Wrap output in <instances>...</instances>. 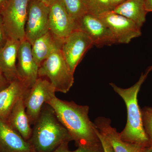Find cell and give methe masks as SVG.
I'll list each match as a JSON object with an SVG mask.
<instances>
[{
    "mask_svg": "<svg viewBox=\"0 0 152 152\" xmlns=\"http://www.w3.org/2000/svg\"><path fill=\"white\" fill-rule=\"evenodd\" d=\"M113 11L133 21L140 28L146 21L148 13L144 0H127Z\"/></svg>",
    "mask_w": 152,
    "mask_h": 152,
    "instance_id": "obj_19",
    "label": "cell"
},
{
    "mask_svg": "<svg viewBox=\"0 0 152 152\" xmlns=\"http://www.w3.org/2000/svg\"><path fill=\"white\" fill-rule=\"evenodd\" d=\"M10 0H0V13L4 8Z\"/></svg>",
    "mask_w": 152,
    "mask_h": 152,
    "instance_id": "obj_29",
    "label": "cell"
},
{
    "mask_svg": "<svg viewBox=\"0 0 152 152\" xmlns=\"http://www.w3.org/2000/svg\"><path fill=\"white\" fill-rule=\"evenodd\" d=\"M29 89L17 80L0 91V118L7 121L15 104L25 97Z\"/></svg>",
    "mask_w": 152,
    "mask_h": 152,
    "instance_id": "obj_16",
    "label": "cell"
},
{
    "mask_svg": "<svg viewBox=\"0 0 152 152\" xmlns=\"http://www.w3.org/2000/svg\"><path fill=\"white\" fill-rule=\"evenodd\" d=\"M56 90L45 78H38L29 90L24 98L26 112L31 125H34L39 116L42 109L55 96Z\"/></svg>",
    "mask_w": 152,
    "mask_h": 152,
    "instance_id": "obj_6",
    "label": "cell"
},
{
    "mask_svg": "<svg viewBox=\"0 0 152 152\" xmlns=\"http://www.w3.org/2000/svg\"><path fill=\"white\" fill-rule=\"evenodd\" d=\"M126 1H127V0H111L113 9L114 10L115 8L117 6L123 4V3L124 2Z\"/></svg>",
    "mask_w": 152,
    "mask_h": 152,
    "instance_id": "obj_28",
    "label": "cell"
},
{
    "mask_svg": "<svg viewBox=\"0 0 152 152\" xmlns=\"http://www.w3.org/2000/svg\"><path fill=\"white\" fill-rule=\"evenodd\" d=\"M69 142H65L53 152H104L101 143L98 145L92 146H79L77 149L70 151L68 147Z\"/></svg>",
    "mask_w": 152,
    "mask_h": 152,
    "instance_id": "obj_22",
    "label": "cell"
},
{
    "mask_svg": "<svg viewBox=\"0 0 152 152\" xmlns=\"http://www.w3.org/2000/svg\"><path fill=\"white\" fill-rule=\"evenodd\" d=\"M143 124L152 147V107H146L141 110Z\"/></svg>",
    "mask_w": 152,
    "mask_h": 152,
    "instance_id": "obj_23",
    "label": "cell"
},
{
    "mask_svg": "<svg viewBox=\"0 0 152 152\" xmlns=\"http://www.w3.org/2000/svg\"><path fill=\"white\" fill-rule=\"evenodd\" d=\"M63 42L50 31L36 39L31 45L33 57L39 66L55 51L61 48Z\"/></svg>",
    "mask_w": 152,
    "mask_h": 152,
    "instance_id": "obj_18",
    "label": "cell"
},
{
    "mask_svg": "<svg viewBox=\"0 0 152 152\" xmlns=\"http://www.w3.org/2000/svg\"></svg>",
    "mask_w": 152,
    "mask_h": 152,
    "instance_id": "obj_33",
    "label": "cell"
},
{
    "mask_svg": "<svg viewBox=\"0 0 152 152\" xmlns=\"http://www.w3.org/2000/svg\"><path fill=\"white\" fill-rule=\"evenodd\" d=\"M0 152H34L29 141L23 138L7 122L0 118Z\"/></svg>",
    "mask_w": 152,
    "mask_h": 152,
    "instance_id": "obj_14",
    "label": "cell"
},
{
    "mask_svg": "<svg viewBox=\"0 0 152 152\" xmlns=\"http://www.w3.org/2000/svg\"><path fill=\"white\" fill-rule=\"evenodd\" d=\"M152 70V65L150 66L148 68V69L147 70L146 72H148L149 73Z\"/></svg>",
    "mask_w": 152,
    "mask_h": 152,
    "instance_id": "obj_31",
    "label": "cell"
},
{
    "mask_svg": "<svg viewBox=\"0 0 152 152\" xmlns=\"http://www.w3.org/2000/svg\"><path fill=\"white\" fill-rule=\"evenodd\" d=\"M149 73L142 74L139 80L128 88H122L113 83L110 85L124 101L127 111V121L126 126L121 133L120 137L125 142L140 144L151 147L150 139L144 129L141 110L138 103V94L143 83Z\"/></svg>",
    "mask_w": 152,
    "mask_h": 152,
    "instance_id": "obj_3",
    "label": "cell"
},
{
    "mask_svg": "<svg viewBox=\"0 0 152 152\" xmlns=\"http://www.w3.org/2000/svg\"><path fill=\"white\" fill-rule=\"evenodd\" d=\"M145 7L147 12H152V0H144Z\"/></svg>",
    "mask_w": 152,
    "mask_h": 152,
    "instance_id": "obj_27",
    "label": "cell"
},
{
    "mask_svg": "<svg viewBox=\"0 0 152 152\" xmlns=\"http://www.w3.org/2000/svg\"><path fill=\"white\" fill-rule=\"evenodd\" d=\"M17 68L19 80L30 88L39 77V66L33 57L31 45L26 39L20 41Z\"/></svg>",
    "mask_w": 152,
    "mask_h": 152,
    "instance_id": "obj_12",
    "label": "cell"
},
{
    "mask_svg": "<svg viewBox=\"0 0 152 152\" xmlns=\"http://www.w3.org/2000/svg\"><path fill=\"white\" fill-rule=\"evenodd\" d=\"M98 17L111 31L118 43H129L132 39L141 35V28L135 23L113 11Z\"/></svg>",
    "mask_w": 152,
    "mask_h": 152,
    "instance_id": "obj_10",
    "label": "cell"
},
{
    "mask_svg": "<svg viewBox=\"0 0 152 152\" xmlns=\"http://www.w3.org/2000/svg\"><path fill=\"white\" fill-rule=\"evenodd\" d=\"M147 152H152V147H150Z\"/></svg>",
    "mask_w": 152,
    "mask_h": 152,
    "instance_id": "obj_32",
    "label": "cell"
},
{
    "mask_svg": "<svg viewBox=\"0 0 152 152\" xmlns=\"http://www.w3.org/2000/svg\"><path fill=\"white\" fill-rule=\"evenodd\" d=\"M24 98L20 99L15 104L6 121L23 138L29 141L31 136L32 129L26 112Z\"/></svg>",
    "mask_w": 152,
    "mask_h": 152,
    "instance_id": "obj_17",
    "label": "cell"
},
{
    "mask_svg": "<svg viewBox=\"0 0 152 152\" xmlns=\"http://www.w3.org/2000/svg\"><path fill=\"white\" fill-rule=\"evenodd\" d=\"M8 39L1 15L0 13V49L2 48Z\"/></svg>",
    "mask_w": 152,
    "mask_h": 152,
    "instance_id": "obj_25",
    "label": "cell"
},
{
    "mask_svg": "<svg viewBox=\"0 0 152 152\" xmlns=\"http://www.w3.org/2000/svg\"><path fill=\"white\" fill-rule=\"evenodd\" d=\"M20 41L8 38L0 49V69L9 83L19 80L17 63Z\"/></svg>",
    "mask_w": 152,
    "mask_h": 152,
    "instance_id": "obj_15",
    "label": "cell"
},
{
    "mask_svg": "<svg viewBox=\"0 0 152 152\" xmlns=\"http://www.w3.org/2000/svg\"><path fill=\"white\" fill-rule=\"evenodd\" d=\"M10 83L0 69V91H2L8 86Z\"/></svg>",
    "mask_w": 152,
    "mask_h": 152,
    "instance_id": "obj_26",
    "label": "cell"
},
{
    "mask_svg": "<svg viewBox=\"0 0 152 152\" xmlns=\"http://www.w3.org/2000/svg\"><path fill=\"white\" fill-rule=\"evenodd\" d=\"M75 21L87 12L83 0H60Z\"/></svg>",
    "mask_w": 152,
    "mask_h": 152,
    "instance_id": "obj_21",
    "label": "cell"
},
{
    "mask_svg": "<svg viewBox=\"0 0 152 152\" xmlns=\"http://www.w3.org/2000/svg\"><path fill=\"white\" fill-rule=\"evenodd\" d=\"M49 7L40 0H30L25 27V38L32 45L49 31Z\"/></svg>",
    "mask_w": 152,
    "mask_h": 152,
    "instance_id": "obj_8",
    "label": "cell"
},
{
    "mask_svg": "<svg viewBox=\"0 0 152 152\" xmlns=\"http://www.w3.org/2000/svg\"><path fill=\"white\" fill-rule=\"evenodd\" d=\"M49 7V31L63 42L75 30V22L60 0H54Z\"/></svg>",
    "mask_w": 152,
    "mask_h": 152,
    "instance_id": "obj_11",
    "label": "cell"
},
{
    "mask_svg": "<svg viewBox=\"0 0 152 152\" xmlns=\"http://www.w3.org/2000/svg\"><path fill=\"white\" fill-rule=\"evenodd\" d=\"M96 132L103 149L104 152H114L111 144L106 136L96 127Z\"/></svg>",
    "mask_w": 152,
    "mask_h": 152,
    "instance_id": "obj_24",
    "label": "cell"
},
{
    "mask_svg": "<svg viewBox=\"0 0 152 152\" xmlns=\"http://www.w3.org/2000/svg\"><path fill=\"white\" fill-rule=\"evenodd\" d=\"M75 30L83 32L97 47L118 43L108 27L99 17L87 12L76 20Z\"/></svg>",
    "mask_w": 152,
    "mask_h": 152,
    "instance_id": "obj_7",
    "label": "cell"
},
{
    "mask_svg": "<svg viewBox=\"0 0 152 152\" xmlns=\"http://www.w3.org/2000/svg\"><path fill=\"white\" fill-rule=\"evenodd\" d=\"M95 126L109 140L114 152H147L150 147L140 144L124 141L120 137L119 133L111 126L110 119L99 117L95 120Z\"/></svg>",
    "mask_w": 152,
    "mask_h": 152,
    "instance_id": "obj_13",
    "label": "cell"
},
{
    "mask_svg": "<svg viewBox=\"0 0 152 152\" xmlns=\"http://www.w3.org/2000/svg\"><path fill=\"white\" fill-rule=\"evenodd\" d=\"M74 75L61 49L54 52L39 68V77L48 79L56 92L67 93L73 85Z\"/></svg>",
    "mask_w": 152,
    "mask_h": 152,
    "instance_id": "obj_4",
    "label": "cell"
},
{
    "mask_svg": "<svg viewBox=\"0 0 152 152\" xmlns=\"http://www.w3.org/2000/svg\"><path fill=\"white\" fill-rule=\"evenodd\" d=\"M30 142L34 152H53L60 145L72 140L53 108L45 104L34 124Z\"/></svg>",
    "mask_w": 152,
    "mask_h": 152,
    "instance_id": "obj_2",
    "label": "cell"
},
{
    "mask_svg": "<svg viewBox=\"0 0 152 152\" xmlns=\"http://www.w3.org/2000/svg\"><path fill=\"white\" fill-rule=\"evenodd\" d=\"M47 104L53 108L60 122L72 140L79 146H92L101 143L96 132V126L88 116L89 107L80 105L55 96Z\"/></svg>",
    "mask_w": 152,
    "mask_h": 152,
    "instance_id": "obj_1",
    "label": "cell"
},
{
    "mask_svg": "<svg viewBox=\"0 0 152 152\" xmlns=\"http://www.w3.org/2000/svg\"><path fill=\"white\" fill-rule=\"evenodd\" d=\"M93 45L91 38L78 30L74 31L64 41L61 50L73 73H75L85 53Z\"/></svg>",
    "mask_w": 152,
    "mask_h": 152,
    "instance_id": "obj_9",
    "label": "cell"
},
{
    "mask_svg": "<svg viewBox=\"0 0 152 152\" xmlns=\"http://www.w3.org/2000/svg\"><path fill=\"white\" fill-rule=\"evenodd\" d=\"M87 12L96 17L113 10L111 0H83Z\"/></svg>",
    "mask_w": 152,
    "mask_h": 152,
    "instance_id": "obj_20",
    "label": "cell"
},
{
    "mask_svg": "<svg viewBox=\"0 0 152 152\" xmlns=\"http://www.w3.org/2000/svg\"><path fill=\"white\" fill-rule=\"evenodd\" d=\"M40 1L49 6L54 0H40Z\"/></svg>",
    "mask_w": 152,
    "mask_h": 152,
    "instance_id": "obj_30",
    "label": "cell"
},
{
    "mask_svg": "<svg viewBox=\"0 0 152 152\" xmlns=\"http://www.w3.org/2000/svg\"><path fill=\"white\" fill-rule=\"evenodd\" d=\"M30 0H10L1 13L8 38L20 41L25 38Z\"/></svg>",
    "mask_w": 152,
    "mask_h": 152,
    "instance_id": "obj_5",
    "label": "cell"
}]
</instances>
